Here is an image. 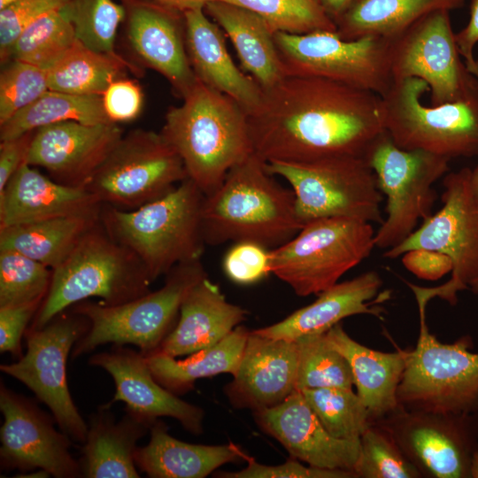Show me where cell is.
<instances>
[{
  "label": "cell",
  "mask_w": 478,
  "mask_h": 478,
  "mask_svg": "<svg viewBox=\"0 0 478 478\" xmlns=\"http://www.w3.org/2000/svg\"><path fill=\"white\" fill-rule=\"evenodd\" d=\"M64 8L50 12L29 24L12 45L10 59L49 69L76 42Z\"/></svg>",
  "instance_id": "37"
},
{
  "label": "cell",
  "mask_w": 478,
  "mask_h": 478,
  "mask_svg": "<svg viewBox=\"0 0 478 478\" xmlns=\"http://www.w3.org/2000/svg\"><path fill=\"white\" fill-rule=\"evenodd\" d=\"M465 64L470 73L478 79V59L474 58L465 61ZM470 179L473 190L478 197V165L474 169H471Z\"/></svg>",
  "instance_id": "55"
},
{
  "label": "cell",
  "mask_w": 478,
  "mask_h": 478,
  "mask_svg": "<svg viewBox=\"0 0 478 478\" xmlns=\"http://www.w3.org/2000/svg\"><path fill=\"white\" fill-rule=\"evenodd\" d=\"M176 12L153 3L136 4L127 14V35L140 59L183 98L197 78L187 52L184 19L181 22Z\"/></svg>",
  "instance_id": "23"
},
{
  "label": "cell",
  "mask_w": 478,
  "mask_h": 478,
  "mask_svg": "<svg viewBox=\"0 0 478 478\" xmlns=\"http://www.w3.org/2000/svg\"><path fill=\"white\" fill-rule=\"evenodd\" d=\"M402 262L417 277L436 281L451 272L452 263L448 256L439 251L415 249L403 254Z\"/></svg>",
  "instance_id": "50"
},
{
  "label": "cell",
  "mask_w": 478,
  "mask_h": 478,
  "mask_svg": "<svg viewBox=\"0 0 478 478\" xmlns=\"http://www.w3.org/2000/svg\"><path fill=\"white\" fill-rule=\"evenodd\" d=\"M251 330L238 326L216 344L194 352L184 359L156 351L145 356L153 377L175 394L187 392L202 378L230 374L239 366Z\"/></svg>",
  "instance_id": "33"
},
{
  "label": "cell",
  "mask_w": 478,
  "mask_h": 478,
  "mask_svg": "<svg viewBox=\"0 0 478 478\" xmlns=\"http://www.w3.org/2000/svg\"><path fill=\"white\" fill-rule=\"evenodd\" d=\"M420 334L415 347L405 350V367L397 400L408 410L478 412V352L466 335L453 343L440 342L428 330V304L417 301Z\"/></svg>",
  "instance_id": "8"
},
{
  "label": "cell",
  "mask_w": 478,
  "mask_h": 478,
  "mask_svg": "<svg viewBox=\"0 0 478 478\" xmlns=\"http://www.w3.org/2000/svg\"><path fill=\"white\" fill-rule=\"evenodd\" d=\"M150 3L161 5L170 10L183 13L186 11L204 8L214 0H146Z\"/></svg>",
  "instance_id": "53"
},
{
  "label": "cell",
  "mask_w": 478,
  "mask_h": 478,
  "mask_svg": "<svg viewBox=\"0 0 478 478\" xmlns=\"http://www.w3.org/2000/svg\"><path fill=\"white\" fill-rule=\"evenodd\" d=\"M254 417L258 427L281 443L292 458L320 468L353 472L359 456V438L333 436L301 391H294L276 406L254 412Z\"/></svg>",
  "instance_id": "21"
},
{
  "label": "cell",
  "mask_w": 478,
  "mask_h": 478,
  "mask_svg": "<svg viewBox=\"0 0 478 478\" xmlns=\"http://www.w3.org/2000/svg\"><path fill=\"white\" fill-rule=\"evenodd\" d=\"M35 131L1 141L0 144V192L11 178L27 163V158Z\"/></svg>",
  "instance_id": "51"
},
{
  "label": "cell",
  "mask_w": 478,
  "mask_h": 478,
  "mask_svg": "<svg viewBox=\"0 0 478 478\" xmlns=\"http://www.w3.org/2000/svg\"><path fill=\"white\" fill-rule=\"evenodd\" d=\"M99 221L100 214L77 215L3 227L0 249L18 251L54 269Z\"/></svg>",
  "instance_id": "34"
},
{
  "label": "cell",
  "mask_w": 478,
  "mask_h": 478,
  "mask_svg": "<svg viewBox=\"0 0 478 478\" xmlns=\"http://www.w3.org/2000/svg\"><path fill=\"white\" fill-rule=\"evenodd\" d=\"M382 285L379 274L368 271L353 279L337 282L318 294L315 301L282 320L254 331L264 336L296 341L312 335L325 334L342 320L358 314L381 318L382 308L374 306Z\"/></svg>",
  "instance_id": "26"
},
{
  "label": "cell",
  "mask_w": 478,
  "mask_h": 478,
  "mask_svg": "<svg viewBox=\"0 0 478 478\" xmlns=\"http://www.w3.org/2000/svg\"><path fill=\"white\" fill-rule=\"evenodd\" d=\"M456 42L464 61L474 58V49L478 42V0H471L470 19L467 25L456 33Z\"/></svg>",
  "instance_id": "52"
},
{
  "label": "cell",
  "mask_w": 478,
  "mask_h": 478,
  "mask_svg": "<svg viewBox=\"0 0 478 478\" xmlns=\"http://www.w3.org/2000/svg\"><path fill=\"white\" fill-rule=\"evenodd\" d=\"M328 16L336 22L354 0H318Z\"/></svg>",
  "instance_id": "54"
},
{
  "label": "cell",
  "mask_w": 478,
  "mask_h": 478,
  "mask_svg": "<svg viewBox=\"0 0 478 478\" xmlns=\"http://www.w3.org/2000/svg\"><path fill=\"white\" fill-rule=\"evenodd\" d=\"M52 269L18 251L0 249V307L43 301Z\"/></svg>",
  "instance_id": "43"
},
{
  "label": "cell",
  "mask_w": 478,
  "mask_h": 478,
  "mask_svg": "<svg viewBox=\"0 0 478 478\" xmlns=\"http://www.w3.org/2000/svg\"><path fill=\"white\" fill-rule=\"evenodd\" d=\"M464 0H354L337 19L343 39L377 36L394 40L422 17L436 10H454Z\"/></svg>",
  "instance_id": "32"
},
{
  "label": "cell",
  "mask_w": 478,
  "mask_h": 478,
  "mask_svg": "<svg viewBox=\"0 0 478 478\" xmlns=\"http://www.w3.org/2000/svg\"><path fill=\"white\" fill-rule=\"evenodd\" d=\"M246 314L205 276L185 296L174 327L156 351L177 358L211 347L238 327Z\"/></svg>",
  "instance_id": "27"
},
{
  "label": "cell",
  "mask_w": 478,
  "mask_h": 478,
  "mask_svg": "<svg viewBox=\"0 0 478 478\" xmlns=\"http://www.w3.org/2000/svg\"><path fill=\"white\" fill-rule=\"evenodd\" d=\"M204 11L229 37L243 68L263 90L286 76L274 33L261 17L221 0L208 3Z\"/></svg>",
  "instance_id": "31"
},
{
  "label": "cell",
  "mask_w": 478,
  "mask_h": 478,
  "mask_svg": "<svg viewBox=\"0 0 478 478\" xmlns=\"http://www.w3.org/2000/svg\"><path fill=\"white\" fill-rule=\"evenodd\" d=\"M449 12L428 13L390 45L393 80H422L432 105L455 102L478 90V79L459 53Z\"/></svg>",
  "instance_id": "16"
},
{
  "label": "cell",
  "mask_w": 478,
  "mask_h": 478,
  "mask_svg": "<svg viewBox=\"0 0 478 478\" xmlns=\"http://www.w3.org/2000/svg\"><path fill=\"white\" fill-rule=\"evenodd\" d=\"M150 434L149 443L137 448L135 460L151 478H204L225 464L245 461L249 456L233 443L207 445L180 441L158 420L150 426Z\"/></svg>",
  "instance_id": "30"
},
{
  "label": "cell",
  "mask_w": 478,
  "mask_h": 478,
  "mask_svg": "<svg viewBox=\"0 0 478 478\" xmlns=\"http://www.w3.org/2000/svg\"><path fill=\"white\" fill-rule=\"evenodd\" d=\"M13 1L14 0H0V9L5 7L6 5H8L9 4H11Z\"/></svg>",
  "instance_id": "59"
},
{
  "label": "cell",
  "mask_w": 478,
  "mask_h": 478,
  "mask_svg": "<svg viewBox=\"0 0 478 478\" xmlns=\"http://www.w3.org/2000/svg\"><path fill=\"white\" fill-rule=\"evenodd\" d=\"M110 407L100 406L89 419L79 460L81 477H140L135 460L136 443L152 423L127 410L116 421Z\"/></svg>",
  "instance_id": "28"
},
{
  "label": "cell",
  "mask_w": 478,
  "mask_h": 478,
  "mask_svg": "<svg viewBox=\"0 0 478 478\" xmlns=\"http://www.w3.org/2000/svg\"><path fill=\"white\" fill-rule=\"evenodd\" d=\"M181 99L168 109L160 133L181 158L188 178L209 195L253 153L248 112L198 79Z\"/></svg>",
  "instance_id": "2"
},
{
  "label": "cell",
  "mask_w": 478,
  "mask_h": 478,
  "mask_svg": "<svg viewBox=\"0 0 478 478\" xmlns=\"http://www.w3.org/2000/svg\"><path fill=\"white\" fill-rule=\"evenodd\" d=\"M0 463L22 473L44 469L56 478L81 477L79 460L71 454L72 439L54 427L55 419L36 403L0 385Z\"/></svg>",
  "instance_id": "18"
},
{
  "label": "cell",
  "mask_w": 478,
  "mask_h": 478,
  "mask_svg": "<svg viewBox=\"0 0 478 478\" xmlns=\"http://www.w3.org/2000/svg\"><path fill=\"white\" fill-rule=\"evenodd\" d=\"M189 59L197 78L205 85L238 102L248 113L261 103L264 91L235 64L223 30L212 21L204 8L182 13Z\"/></svg>",
  "instance_id": "25"
},
{
  "label": "cell",
  "mask_w": 478,
  "mask_h": 478,
  "mask_svg": "<svg viewBox=\"0 0 478 478\" xmlns=\"http://www.w3.org/2000/svg\"><path fill=\"white\" fill-rule=\"evenodd\" d=\"M359 443V456L353 470L356 478L422 477L389 429L380 422H372L366 428Z\"/></svg>",
  "instance_id": "42"
},
{
  "label": "cell",
  "mask_w": 478,
  "mask_h": 478,
  "mask_svg": "<svg viewBox=\"0 0 478 478\" xmlns=\"http://www.w3.org/2000/svg\"><path fill=\"white\" fill-rule=\"evenodd\" d=\"M274 37L286 75L332 80L381 96L394 82L390 40L377 36L346 40L336 31L276 32Z\"/></svg>",
  "instance_id": "13"
},
{
  "label": "cell",
  "mask_w": 478,
  "mask_h": 478,
  "mask_svg": "<svg viewBox=\"0 0 478 478\" xmlns=\"http://www.w3.org/2000/svg\"><path fill=\"white\" fill-rule=\"evenodd\" d=\"M245 461L246 467L234 472L220 471L215 473V476L221 478H356L352 471L305 466L300 460L292 457L286 462L275 466L260 464L250 456Z\"/></svg>",
  "instance_id": "47"
},
{
  "label": "cell",
  "mask_w": 478,
  "mask_h": 478,
  "mask_svg": "<svg viewBox=\"0 0 478 478\" xmlns=\"http://www.w3.org/2000/svg\"><path fill=\"white\" fill-rule=\"evenodd\" d=\"M428 84L418 78L394 81L382 96L384 129L407 150H420L450 160L478 156V90L455 102L427 105Z\"/></svg>",
  "instance_id": "10"
},
{
  "label": "cell",
  "mask_w": 478,
  "mask_h": 478,
  "mask_svg": "<svg viewBox=\"0 0 478 478\" xmlns=\"http://www.w3.org/2000/svg\"><path fill=\"white\" fill-rule=\"evenodd\" d=\"M102 98L108 118L115 123L135 119L143 104L141 87L136 81L126 78L111 83Z\"/></svg>",
  "instance_id": "49"
},
{
  "label": "cell",
  "mask_w": 478,
  "mask_h": 478,
  "mask_svg": "<svg viewBox=\"0 0 478 478\" xmlns=\"http://www.w3.org/2000/svg\"><path fill=\"white\" fill-rule=\"evenodd\" d=\"M166 275L160 289L127 303L108 305L84 300L70 307L89 321L88 332L72 350V358L106 343L134 344L144 356L155 352L174 327L185 296L207 274L199 259L179 264Z\"/></svg>",
  "instance_id": "6"
},
{
  "label": "cell",
  "mask_w": 478,
  "mask_h": 478,
  "mask_svg": "<svg viewBox=\"0 0 478 478\" xmlns=\"http://www.w3.org/2000/svg\"><path fill=\"white\" fill-rule=\"evenodd\" d=\"M42 302L0 307V352L10 353L14 358L22 354L21 338L35 318Z\"/></svg>",
  "instance_id": "48"
},
{
  "label": "cell",
  "mask_w": 478,
  "mask_h": 478,
  "mask_svg": "<svg viewBox=\"0 0 478 478\" xmlns=\"http://www.w3.org/2000/svg\"><path fill=\"white\" fill-rule=\"evenodd\" d=\"M471 168L447 173L443 180V206L424 220L422 225L383 256L395 258L406 251L426 249L448 256L452 263L451 279L437 287H420L405 281L416 301L428 304L439 297L451 305L458 293L469 289L478 277V197L471 185Z\"/></svg>",
  "instance_id": "7"
},
{
  "label": "cell",
  "mask_w": 478,
  "mask_h": 478,
  "mask_svg": "<svg viewBox=\"0 0 478 478\" xmlns=\"http://www.w3.org/2000/svg\"><path fill=\"white\" fill-rule=\"evenodd\" d=\"M50 474L44 469L33 470L29 474L21 473L16 475V477H28V478H45L50 477Z\"/></svg>",
  "instance_id": "56"
},
{
  "label": "cell",
  "mask_w": 478,
  "mask_h": 478,
  "mask_svg": "<svg viewBox=\"0 0 478 478\" xmlns=\"http://www.w3.org/2000/svg\"><path fill=\"white\" fill-rule=\"evenodd\" d=\"M417 467L422 477L470 478L478 445V412L408 410L401 406L377 420Z\"/></svg>",
  "instance_id": "17"
},
{
  "label": "cell",
  "mask_w": 478,
  "mask_h": 478,
  "mask_svg": "<svg viewBox=\"0 0 478 478\" xmlns=\"http://www.w3.org/2000/svg\"><path fill=\"white\" fill-rule=\"evenodd\" d=\"M4 65L0 74V125L50 89L47 69L18 59Z\"/></svg>",
  "instance_id": "44"
},
{
  "label": "cell",
  "mask_w": 478,
  "mask_h": 478,
  "mask_svg": "<svg viewBox=\"0 0 478 478\" xmlns=\"http://www.w3.org/2000/svg\"><path fill=\"white\" fill-rule=\"evenodd\" d=\"M187 178L181 158L161 133L135 129L122 135L86 189L102 204L133 210Z\"/></svg>",
  "instance_id": "14"
},
{
  "label": "cell",
  "mask_w": 478,
  "mask_h": 478,
  "mask_svg": "<svg viewBox=\"0 0 478 478\" xmlns=\"http://www.w3.org/2000/svg\"><path fill=\"white\" fill-rule=\"evenodd\" d=\"M329 343L348 361L357 393L367 407L373 422L401 407L397 389L405 367V350L392 352L371 349L335 325L325 333Z\"/></svg>",
  "instance_id": "29"
},
{
  "label": "cell",
  "mask_w": 478,
  "mask_h": 478,
  "mask_svg": "<svg viewBox=\"0 0 478 478\" xmlns=\"http://www.w3.org/2000/svg\"><path fill=\"white\" fill-rule=\"evenodd\" d=\"M204 195L189 178L163 197L133 210L102 204L100 223L131 251L154 281L175 266L201 259Z\"/></svg>",
  "instance_id": "4"
},
{
  "label": "cell",
  "mask_w": 478,
  "mask_h": 478,
  "mask_svg": "<svg viewBox=\"0 0 478 478\" xmlns=\"http://www.w3.org/2000/svg\"><path fill=\"white\" fill-rule=\"evenodd\" d=\"M129 65L120 56L95 51L76 42L48 70L51 90L103 96L111 83L124 78Z\"/></svg>",
  "instance_id": "35"
},
{
  "label": "cell",
  "mask_w": 478,
  "mask_h": 478,
  "mask_svg": "<svg viewBox=\"0 0 478 478\" xmlns=\"http://www.w3.org/2000/svg\"><path fill=\"white\" fill-rule=\"evenodd\" d=\"M374 235L372 223L358 219L313 220L270 251L272 274L299 297L318 295L370 255Z\"/></svg>",
  "instance_id": "9"
},
{
  "label": "cell",
  "mask_w": 478,
  "mask_h": 478,
  "mask_svg": "<svg viewBox=\"0 0 478 478\" xmlns=\"http://www.w3.org/2000/svg\"><path fill=\"white\" fill-rule=\"evenodd\" d=\"M64 10L79 42L95 51L119 56L115 39L126 17L123 5L114 0H70Z\"/></svg>",
  "instance_id": "41"
},
{
  "label": "cell",
  "mask_w": 478,
  "mask_h": 478,
  "mask_svg": "<svg viewBox=\"0 0 478 478\" xmlns=\"http://www.w3.org/2000/svg\"><path fill=\"white\" fill-rule=\"evenodd\" d=\"M84 124L112 122L102 96H83L49 89L38 99L0 125L1 141L63 121Z\"/></svg>",
  "instance_id": "36"
},
{
  "label": "cell",
  "mask_w": 478,
  "mask_h": 478,
  "mask_svg": "<svg viewBox=\"0 0 478 478\" xmlns=\"http://www.w3.org/2000/svg\"><path fill=\"white\" fill-rule=\"evenodd\" d=\"M70 0H14L0 9V58L10 60L13 43L19 34L41 16L64 8Z\"/></svg>",
  "instance_id": "46"
},
{
  "label": "cell",
  "mask_w": 478,
  "mask_h": 478,
  "mask_svg": "<svg viewBox=\"0 0 478 478\" xmlns=\"http://www.w3.org/2000/svg\"><path fill=\"white\" fill-rule=\"evenodd\" d=\"M122 135L115 122L48 125L35 131L27 164L46 169L58 182L86 188Z\"/></svg>",
  "instance_id": "19"
},
{
  "label": "cell",
  "mask_w": 478,
  "mask_h": 478,
  "mask_svg": "<svg viewBox=\"0 0 478 478\" xmlns=\"http://www.w3.org/2000/svg\"><path fill=\"white\" fill-rule=\"evenodd\" d=\"M380 190L387 197V217L374 235V245L390 249L428 219L436 199L433 184L449 170L450 159L428 151L397 147L386 131L373 143L366 157Z\"/></svg>",
  "instance_id": "12"
},
{
  "label": "cell",
  "mask_w": 478,
  "mask_h": 478,
  "mask_svg": "<svg viewBox=\"0 0 478 478\" xmlns=\"http://www.w3.org/2000/svg\"><path fill=\"white\" fill-rule=\"evenodd\" d=\"M470 478H478V445L472 457Z\"/></svg>",
  "instance_id": "57"
},
{
  "label": "cell",
  "mask_w": 478,
  "mask_h": 478,
  "mask_svg": "<svg viewBox=\"0 0 478 478\" xmlns=\"http://www.w3.org/2000/svg\"><path fill=\"white\" fill-rule=\"evenodd\" d=\"M89 364L103 368L114 381L115 394L108 405L122 401L127 411L151 423L160 417H171L188 432L203 433L204 410L162 386L140 351L113 344L110 351L92 355Z\"/></svg>",
  "instance_id": "20"
},
{
  "label": "cell",
  "mask_w": 478,
  "mask_h": 478,
  "mask_svg": "<svg viewBox=\"0 0 478 478\" xmlns=\"http://www.w3.org/2000/svg\"><path fill=\"white\" fill-rule=\"evenodd\" d=\"M89 328L81 314L63 312L39 329L25 333L26 353L0 370L26 385L50 410L61 431L72 440L83 443L88 424L76 407L67 382V358L76 342Z\"/></svg>",
  "instance_id": "15"
},
{
  "label": "cell",
  "mask_w": 478,
  "mask_h": 478,
  "mask_svg": "<svg viewBox=\"0 0 478 478\" xmlns=\"http://www.w3.org/2000/svg\"><path fill=\"white\" fill-rule=\"evenodd\" d=\"M296 341L250 332L233 380L225 393L233 406L258 412L278 405L296 391Z\"/></svg>",
  "instance_id": "22"
},
{
  "label": "cell",
  "mask_w": 478,
  "mask_h": 478,
  "mask_svg": "<svg viewBox=\"0 0 478 478\" xmlns=\"http://www.w3.org/2000/svg\"><path fill=\"white\" fill-rule=\"evenodd\" d=\"M301 392L324 428L336 438L358 439L373 422L367 407L353 388H322Z\"/></svg>",
  "instance_id": "39"
},
{
  "label": "cell",
  "mask_w": 478,
  "mask_h": 478,
  "mask_svg": "<svg viewBox=\"0 0 478 478\" xmlns=\"http://www.w3.org/2000/svg\"><path fill=\"white\" fill-rule=\"evenodd\" d=\"M248 113L253 152L265 162L366 158L385 132L382 97L332 80L286 75Z\"/></svg>",
  "instance_id": "1"
},
{
  "label": "cell",
  "mask_w": 478,
  "mask_h": 478,
  "mask_svg": "<svg viewBox=\"0 0 478 478\" xmlns=\"http://www.w3.org/2000/svg\"><path fill=\"white\" fill-rule=\"evenodd\" d=\"M261 17L274 33L304 35L336 31L335 22L318 0H221Z\"/></svg>",
  "instance_id": "40"
},
{
  "label": "cell",
  "mask_w": 478,
  "mask_h": 478,
  "mask_svg": "<svg viewBox=\"0 0 478 478\" xmlns=\"http://www.w3.org/2000/svg\"><path fill=\"white\" fill-rule=\"evenodd\" d=\"M206 244L251 241L272 250L303 227L295 196L274 179L254 152L235 166L202 205Z\"/></svg>",
  "instance_id": "3"
},
{
  "label": "cell",
  "mask_w": 478,
  "mask_h": 478,
  "mask_svg": "<svg viewBox=\"0 0 478 478\" xmlns=\"http://www.w3.org/2000/svg\"><path fill=\"white\" fill-rule=\"evenodd\" d=\"M296 343V390L354 387L347 359L329 343L325 334L303 336Z\"/></svg>",
  "instance_id": "38"
},
{
  "label": "cell",
  "mask_w": 478,
  "mask_h": 478,
  "mask_svg": "<svg viewBox=\"0 0 478 478\" xmlns=\"http://www.w3.org/2000/svg\"><path fill=\"white\" fill-rule=\"evenodd\" d=\"M286 180L303 226L313 220L343 217L382 224V191L366 158L335 157L310 162H266Z\"/></svg>",
  "instance_id": "11"
},
{
  "label": "cell",
  "mask_w": 478,
  "mask_h": 478,
  "mask_svg": "<svg viewBox=\"0 0 478 478\" xmlns=\"http://www.w3.org/2000/svg\"><path fill=\"white\" fill-rule=\"evenodd\" d=\"M151 282L141 260L112 239L99 221L52 269L50 289L29 328H42L90 297H98L108 305L134 300L150 292Z\"/></svg>",
  "instance_id": "5"
},
{
  "label": "cell",
  "mask_w": 478,
  "mask_h": 478,
  "mask_svg": "<svg viewBox=\"0 0 478 478\" xmlns=\"http://www.w3.org/2000/svg\"><path fill=\"white\" fill-rule=\"evenodd\" d=\"M469 289L474 294H478V277L470 283Z\"/></svg>",
  "instance_id": "58"
},
{
  "label": "cell",
  "mask_w": 478,
  "mask_h": 478,
  "mask_svg": "<svg viewBox=\"0 0 478 478\" xmlns=\"http://www.w3.org/2000/svg\"><path fill=\"white\" fill-rule=\"evenodd\" d=\"M270 249L251 241L233 243L222 259L226 276L239 285L255 284L270 274Z\"/></svg>",
  "instance_id": "45"
},
{
  "label": "cell",
  "mask_w": 478,
  "mask_h": 478,
  "mask_svg": "<svg viewBox=\"0 0 478 478\" xmlns=\"http://www.w3.org/2000/svg\"><path fill=\"white\" fill-rule=\"evenodd\" d=\"M101 207L88 189L58 182L25 163L0 192V228L66 216L99 215Z\"/></svg>",
  "instance_id": "24"
}]
</instances>
